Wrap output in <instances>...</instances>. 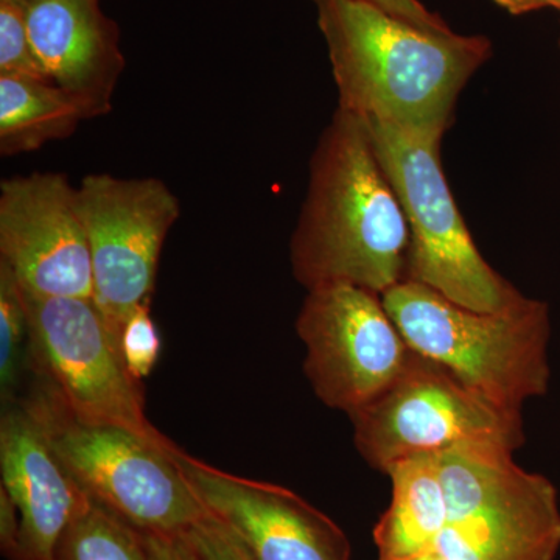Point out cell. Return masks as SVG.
Masks as SVG:
<instances>
[{"mask_svg": "<svg viewBox=\"0 0 560 560\" xmlns=\"http://www.w3.org/2000/svg\"><path fill=\"white\" fill-rule=\"evenodd\" d=\"M58 560L156 559L140 530L92 500L66 533Z\"/></svg>", "mask_w": 560, "mask_h": 560, "instance_id": "cell-17", "label": "cell"}, {"mask_svg": "<svg viewBox=\"0 0 560 560\" xmlns=\"http://www.w3.org/2000/svg\"><path fill=\"white\" fill-rule=\"evenodd\" d=\"M385 474L393 485V499L374 529L378 558H407L431 550L448 518L440 455L423 453L397 460Z\"/></svg>", "mask_w": 560, "mask_h": 560, "instance_id": "cell-15", "label": "cell"}, {"mask_svg": "<svg viewBox=\"0 0 560 560\" xmlns=\"http://www.w3.org/2000/svg\"><path fill=\"white\" fill-rule=\"evenodd\" d=\"M296 334L305 346L304 374L313 393L349 416L385 393L412 352L382 294L349 283L308 290Z\"/></svg>", "mask_w": 560, "mask_h": 560, "instance_id": "cell-10", "label": "cell"}, {"mask_svg": "<svg viewBox=\"0 0 560 560\" xmlns=\"http://www.w3.org/2000/svg\"><path fill=\"white\" fill-rule=\"evenodd\" d=\"M83 103L47 80L0 77V154L38 151L90 120Z\"/></svg>", "mask_w": 560, "mask_h": 560, "instance_id": "cell-16", "label": "cell"}, {"mask_svg": "<svg viewBox=\"0 0 560 560\" xmlns=\"http://www.w3.org/2000/svg\"><path fill=\"white\" fill-rule=\"evenodd\" d=\"M102 0H32L25 7L33 49L51 83L83 103L91 119L106 116L127 60L120 28Z\"/></svg>", "mask_w": 560, "mask_h": 560, "instance_id": "cell-14", "label": "cell"}, {"mask_svg": "<svg viewBox=\"0 0 560 560\" xmlns=\"http://www.w3.org/2000/svg\"><path fill=\"white\" fill-rule=\"evenodd\" d=\"M0 77L49 80L33 49L25 7L0 2Z\"/></svg>", "mask_w": 560, "mask_h": 560, "instance_id": "cell-19", "label": "cell"}, {"mask_svg": "<svg viewBox=\"0 0 560 560\" xmlns=\"http://www.w3.org/2000/svg\"><path fill=\"white\" fill-rule=\"evenodd\" d=\"M349 418L357 451L383 474L423 453L440 455L464 445L515 452L525 444L522 412L499 407L415 350L393 385Z\"/></svg>", "mask_w": 560, "mask_h": 560, "instance_id": "cell-7", "label": "cell"}, {"mask_svg": "<svg viewBox=\"0 0 560 560\" xmlns=\"http://www.w3.org/2000/svg\"><path fill=\"white\" fill-rule=\"evenodd\" d=\"M22 401L91 500L143 534L180 536L208 510L164 451L130 430L83 422L60 397L33 378Z\"/></svg>", "mask_w": 560, "mask_h": 560, "instance_id": "cell-4", "label": "cell"}, {"mask_svg": "<svg viewBox=\"0 0 560 560\" xmlns=\"http://www.w3.org/2000/svg\"><path fill=\"white\" fill-rule=\"evenodd\" d=\"M22 293L33 378L49 386L77 419L120 427L172 451L175 442L147 418L142 382L125 366L119 342L94 301Z\"/></svg>", "mask_w": 560, "mask_h": 560, "instance_id": "cell-8", "label": "cell"}, {"mask_svg": "<svg viewBox=\"0 0 560 560\" xmlns=\"http://www.w3.org/2000/svg\"><path fill=\"white\" fill-rule=\"evenodd\" d=\"M493 2L500 5L501 9L506 10L508 13L514 14V16L544 9L560 11V0H493Z\"/></svg>", "mask_w": 560, "mask_h": 560, "instance_id": "cell-24", "label": "cell"}, {"mask_svg": "<svg viewBox=\"0 0 560 560\" xmlns=\"http://www.w3.org/2000/svg\"><path fill=\"white\" fill-rule=\"evenodd\" d=\"M184 536L201 560H254L230 528L209 511Z\"/></svg>", "mask_w": 560, "mask_h": 560, "instance_id": "cell-21", "label": "cell"}, {"mask_svg": "<svg viewBox=\"0 0 560 560\" xmlns=\"http://www.w3.org/2000/svg\"><path fill=\"white\" fill-rule=\"evenodd\" d=\"M559 44H560V38H559Z\"/></svg>", "mask_w": 560, "mask_h": 560, "instance_id": "cell-27", "label": "cell"}, {"mask_svg": "<svg viewBox=\"0 0 560 560\" xmlns=\"http://www.w3.org/2000/svg\"><path fill=\"white\" fill-rule=\"evenodd\" d=\"M173 459L202 506L254 560H349L345 530L293 490L219 469L176 445Z\"/></svg>", "mask_w": 560, "mask_h": 560, "instance_id": "cell-12", "label": "cell"}, {"mask_svg": "<svg viewBox=\"0 0 560 560\" xmlns=\"http://www.w3.org/2000/svg\"><path fill=\"white\" fill-rule=\"evenodd\" d=\"M363 120L410 226L405 280L471 311L499 312L517 300L522 291L490 267L460 215L442 168V140Z\"/></svg>", "mask_w": 560, "mask_h": 560, "instance_id": "cell-5", "label": "cell"}, {"mask_svg": "<svg viewBox=\"0 0 560 560\" xmlns=\"http://www.w3.org/2000/svg\"><path fill=\"white\" fill-rule=\"evenodd\" d=\"M143 534V533H142ZM156 560H201L184 534L180 536H156L143 534Z\"/></svg>", "mask_w": 560, "mask_h": 560, "instance_id": "cell-23", "label": "cell"}, {"mask_svg": "<svg viewBox=\"0 0 560 560\" xmlns=\"http://www.w3.org/2000/svg\"><path fill=\"white\" fill-rule=\"evenodd\" d=\"M27 307L18 279L0 261V399L2 405L21 397L28 366Z\"/></svg>", "mask_w": 560, "mask_h": 560, "instance_id": "cell-18", "label": "cell"}, {"mask_svg": "<svg viewBox=\"0 0 560 560\" xmlns=\"http://www.w3.org/2000/svg\"><path fill=\"white\" fill-rule=\"evenodd\" d=\"M410 226L366 124L338 108L318 138L291 234L290 264L305 290L349 283L385 294L407 275Z\"/></svg>", "mask_w": 560, "mask_h": 560, "instance_id": "cell-2", "label": "cell"}, {"mask_svg": "<svg viewBox=\"0 0 560 560\" xmlns=\"http://www.w3.org/2000/svg\"><path fill=\"white\" fill-rule=\"evenodd\" d=\"M0 488L18 512V534L7 560H58L70 525L91 499L58 458L43 427L21 397L2 405Z\"/></svg>", "mask_w": 560, "mask_h": 560, "instance_id": "cell-13", "label": "cell"}, {"mask_svg": "<svg viewBox=\"0 0 560 560\" xmlns=\"http://www.w3.org/2000/svg\"><path fill=\"white\" fill-rule=\"evenodd\" d=\"M0 261L35 296L92 300L79 189L62 173L35 172L2 180Z\"/></svg>", "mask_w": 560, "mask_h": 560, "instance_id": "cell-11", "label": "cell"}, {"mask_svg": "<svg viewBox=\"0 0 560 560\" xmlns=\"http://www.w3.org/2000/svg\"><path fill=\"white\" fill-rule=\"evenodd\" d=\"M79 205L90 245L92 301L119 342L121 327L153 300L164 243L180 217V202L160 178L91 173L81 179Z\"/></svg>", "mask_w": 560, "mask_h": 560, "instance_id": "cell-9", "label": "cell"}, {"mask_svg": "<svg viewBox=\"0 0 560 560\" xmlns=\"http://www.w3.org/2000/svg\"><path fill=\"white\" fill-rule=\"evenodd\" d=\"M378 560H448L444 555H441L436 548H431L429 551L418 552V555L407 556V558H393V559H383L378 558Z\"/></svg>", "mask_w": 560, "mask_h": 560, "instance_id": "cell-25", "label": "cell"}, {"mask_svg": "<svg viewBox=\"0 0 560 560\" xmlns=\"http://www.w3.org/2000/svg\"><path fill=\"white\" fill-rule=\"evenodd\" d=\"M338 108L422 139H444L460 92L492 57L482 35L433 31L364 0H313Z\"/></svg>", "mask_w": 560, "mask_h": 560, "instance_id": "cell-1", "label": "cell"}, {"mask_svg": "<svg viewBox=\"0 0 560 560\" xmlns=\"http://www.w3.org/2000/svg\"><path fill=\"white\" fill-rule=\"evenodd\" d=\"M447 525L436 548L448 560H555L560 551L558 489L523 469L514 452L464 445L440 453Z\"/></svg>", "mask_w": 560, "mask_h": 560, "instance_id": "cell-6", "label": "cell"}, {"mask_svg": "<svg viewBox=\"0 0 560 560\" xmlns=\"http://www.w3.org/2000/svg\"><path fill=\"white\" fill-rule=\"evenodd\" d=\"M125 366L136 381L143 382L156 366L161 353V337L151 318V302L140 305L125 320L119 338Z\"/></svg>", "mask_w": 560, "mask_h": 560, "instance_id": "cell-20", "label": "cell"}, {"mask_svg": "<svg viewBox=\"0 0 560 560\" xmlns=\"http://www.w3.org/2000/svg\"><path fill=\"white\" fill-rule=\"evenodd\" d=\"M364 2L374 3L381 9L405 18V20L422 25V27L433 28V31H448L447 22L438 16L436 13L427 9L419 0H364Z\"/></svg>", "mask_w": 560, "mask_h": 560, "instance_id": "cell-22", "label": "cell"}, {"mask_svg": "<svg viewBox=\"0 0 560 560\" xmlns=\"http://www.w3.org/2000/svg\"><path fill=\"white\" fill-rule=\"evenodd\" d=\"M0 2L16 3V5L27 7L32 0H0Z\"/></svg>", "mask_w": 560, "mask_h": 560, "instance_id": "cell-26", "label": "cell"}, {"mask_svg": "<svg viewBox=\"0 0 560 560\" xmlns=\"http://www.w3.org/2000/svg\"><path fill=\"white\" fill-rule=\"evenodd\" d=\"M382 298L415 352L499 407L522 412L526 401L550 388L547 302L522 293L499 312H478L415 280H401Z\"/></svg>", "mask_w": 560, "mask_h": 560, "instance_id": "cell-3", "label": "cell"}]
</instances>
